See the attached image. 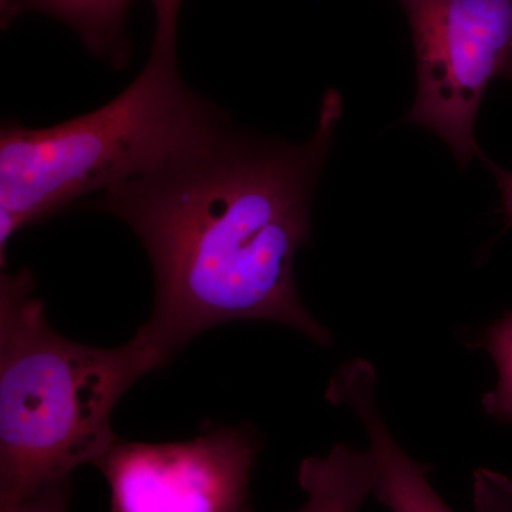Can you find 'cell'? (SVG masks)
Returning <instances> with one entry per match:
<instances>
[{
  "mask_svg": "<svg viewBox=\"0 0 512 512\" xmlns=\"http://www.w3.org/2000/svg\"><path fill=\"white\" fill-rule=\"evenodd\" d=\"M348 407L362 424L375 463L373 495L390 512H454L434 490L429 466L417 463L394 439L376 400V370L365 359L350 360L330 379L325 394Z\"/></svg>",
  "mask_w": 512,
  "mask_h": 512,
  "instance_id": "cell-6",
  "label": "cell"
},
{
  "mask_svg": "<svg viewBox=\"0 0 512 512\" xmlns=\"http://www.w3.org/2000/svg\"><path fill=\"white\" fill-rule=\"evenodd\" d=\"M72 493V480L64 478L18 503L0 505V512H69Z\"/></svg>",
  "mask_w": 512,
  "mask_h": 512,
  "instance_id": "cell-11",
  "label": "cell"
},
{
  "mask_svg": "<svg viewBox=\"0 0 512 512\" xmlns=\"http://www.w3.org/2000/svg\"><path fill=\"white\" fill-rule=\"evenodd\" d=\"M483 346L497 367V384L483 397V409L498 421L512 423V312L485 333Z\"/></svg>",
  "mask_w": 512,
  "mask_h": 512,
  "instance_id": "cell-9",
  "label": "cell"
},
{
  "mask_svg": "<svg viewBox=\"0 0 512 512\" xmlns=\"http://www.w3.org/2000/svg\"><path fill=\"white\" fill-rule=\"evenodd\" d=\"M134 0H0L2 26L26 12H42L76 30L94 55L113 66L126 63L130 46L126 37L128 8Z\"/></svg>",
  "mask_w": 512,
  "mask_h": 512,
  "instance_id": "cell-8",
  "label": "cell"
},
{
  "mask_svg": "<svg viewBox=\"0 0 512 512\" xmlns=\"http://www.w3.org/2000/svg\"><path fill=\"white\" fill-rule=\"evenodd\" d=\"M473 495L477 512H512V480L498 471H474Z\"/></svg>",
  "mask_w": 512,
  "mask_h": 512,
  "instance_id": "cell-10",
  "label": "cell"
},
{
  "mask_svg": "<svg viewBox=\"0 0 512 512\" xmlns=\"http://www.w3.org/2000/svg\"><path fill=\"white\" fill-rule=\"evenodd\" d=\"M490 165L493 168L495 178H497L501 197H503V208L508 227H512V171L504 170V168L491 163Z\"/></svg>",
  "mask_w": 512,
  "mask_h": 512,
  "instance_id": "cell-12",
  "label": "cell"
},
{
  "mask_svg": "<svg viewBox=\"0 0 512 512\" xmlns=\"http://www.w3.org/2000/svg\"><path fill=\"white\" fill-rule=\"evenodd\" d=\"M504 77L505 79L512 80V59L510 64H508L507 70H505Z\"/></svg>",
  "mask_w": 512,
  "mask_h": 512,
  "instance_id": "cell-13",
  "label": "cell"
},
{
  "mask_svg": "<svg viewBox=\"0 0 512 512\" xmlns=\"http://www.w3.org/2000/svg\"><path fill=\"white\" fill-rule=\"evenodd\" d=\"M254 427H212L177 443L119 439L94 463L110 512H244L261 453Z\"/></svg>",
  "mask_w": 512,
  "mask_h": 512,
  "instance_id": "cell-5",
  "label": "cell"
},
{
  "mask_svg": "<svg viewBox=\"0 0 512 512\" xmlns=\"http://www.w3.org/2000/svg\"><path fill=\"white\" fill-rule=\"evenodd\" d=\"M156 33L136 80L103 107L49 128L0 131V264L13 235L90 192L157 173L228 126L227 114L191 92L177 62L183 0H151Z\"/></svg>",
  "mask_w": 512,
  "mask_h": 512,
  "instance_id": "cell-2",
  "label": "cell"
},
{
  "mask_svg": "<svg viewBox=\"0 0 512 512\" xmlns=\"http://www.w3.org/2000/svg\"><path fill=\"white\" fill-rule=\"evenodd\" d=\"M35 285L28 268L0 275V505L94 466L117 440L121 397L163 367L138 335L111 349L64 338Z\"/></svg>",
  "mask_w": 512,
  "mask_h": 512,
  "instance_id": "cell-3",
  "label": "cell"
},
{
  "mask_svg": "<svg viewBox=\"0 0 512 512\" xmlns=\"http://www.w3.org/2000/svg\"><path fill=\"white\" fill-rule=\"evenodd\" d=\"M298 481L306 501L296 512H360L375 488V463L369 450L339 443L325 457L305 458Z\"/></svg>",
  "mask_w": 512,
  "mask_h": 512,
  "instance_id": "cell-7",
  "label": "cell"
},
{
  "mask_svg": "<svg viewBox=\"0 0 512 512\" xmlns=\"http://www.w3.org/2000/svg\"><path fill=\"white\" fill-rule=\"evenodd\" d=\"M342 113V96L329 90L303 144L228 124L157 173L92 202L127 224L150 258L153 312L136 333L163 366L201 333L238 320L281 323L318 345L333 342L299 298L293 265L311 242L312 198Z\"/></svg>",
  "mask_w": 512,
  "mask_h": 512,
  "instance_id": "cell-1",
  "label": "cell"
},
{
  "mask_svg": "<svg viewBox=\"0 0 512 512\" xmlns=\"http://www.w3.org/2000/svg\"><path fill=\"white\" fill-rule=\"evenodd\" d=\"M412 28L417 93L407 123L446 141L461 167L481 158L476 120L512 59V0H399Z\"/></svg>",
  "mask_w": 512,
  "mask_h": 512,
  "instance_id": "cell-4",
  "label": "cell"
}]
</instances>
